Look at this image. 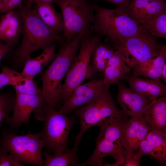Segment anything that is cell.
I'll list each match as a JSON object with an SVG mask.
<instances>
[{"label": "cell", "mask_w": 166, "mask_h": 166, "mask_svg": "<svg viewBox=\"0 0 166 166\" xmlns=\"http://www.w3.org/2000/svg\"><path fill=\"white\" fill-rule=\"evenodd\" d=\"M5 4V12H7V7L8 3L10 1V0H4Z\"/></svg>", "instance_id": "obj_39"}, {"label": "cell", "mask_w": 166, "mask_h": 166, "mask_svg": "<svg viewBox=\"0 0 166 166\" xmlns=\"http://www.w3.org/2000/svg\"><path fill=\"white\" fill-rule=\"evenodd\" d=\"M17 11L23 22V38L16 50L15 57L19 63L24 65L32 54L61 42L64 39L59 33L46 25L37 14L35 10L22 5Z\"/></svg>", "instance_id": "obj_2"}, {"label": "cell", "mask_w": 166, "mask_h": 166, "mask_svg": "<svg viewBox=\"0 0 166 166\" xmlns=\"http://www.w3.org/2000/svg\"><path fill=\"white\" fill-rule=\"evenodd\" d=\"M114 53L113 48L110 46L100 42L95 47L93 54L108 60Z\"/></svg>", "instance_id": "obj_30"}, {"label": "cell", "mask_w": 166, "mask_h": 166, "mask_svg": "<svg viewBox=\"0 0 166 166\" xmlns=\"http://www.w3.org/2000/svg\"><path fill=\"white\" fill-rule=\"evenodd\" d=\"M104 86L102 80L101 79L93 80L79 85L74 90L59 111L68 114L77 107L88 103L100 94Z\"/></svg>", "instance_id": "obj_14"}, {"label": "cell", "mask_w": 166, "mask_h": 166, "mask_svg": "<svg viewBox=\"0 0 166 166\" xmlns=\"http://www.w3.org/2000/svg\"><path fill=\"white\" fill-rule=\"evenodd\" d=\"M33 0H27L26 7L28 8H31Z\"/></svg>", "instance_id": "obj_38"}, {"label": "cell", "mask_w": 166, "mask_h": 166, "mask_svg": "<svg viewBox=\"0 0 166 166\" xmlns=\"http://www.w3.org/2000/svg\"><path fill=\"white\" fill-rule=\"evenodd\" d=\"M165 9L166 5L163 0L151 1L141 11L135 21L140 25L146 22Z\"/></svg>", "instance_id": "obj_25"}, {"label": "cell", "mask_w": 166, "mask_h": 166, "mask_svg": "<svg viewBox=\"0 0 166 166\" xmlns=\"http://www.w3.org/2000/svg\"><path fill=\"white\" fill-rule=\"evenodd\" d=\"M164 81V83H166V63H165L163 66L162 73L160 77Z\"/></svg>", "instance_id": "obj_36"}, {"label": "cell", "mask_w": 166, "mask_h": 166, "mask_svg": "<svg viewBox=\"0 0 166 166\" xmlns=\"http://www.w3.org/2000/svg\"><path fill=\"white\" fill-rule=\"evenodd\" d=\"M23 29L22 19L17 11L6 12L0 20V40L12 47L18 43Z\"/></svg>", "instance_id": "obj_16"}, {"label": "cell", "mask_w": 166, "mask_h": 166, "mask_svg": "<svg viewBox=\"0 0 166 166\" xmlns=\"http://www.w3.org/2000/svg\"><path fill=\"white\" fill-rule=\"evenodd\" d=\"M140 165V160L134 159L132 156L131 157L126 158L122 165V166H139Z\"/></svg>", "instance_id": "obj_34"}, {"label": "cell", "mask_w": 166, "mask_h": 166, "mask_svg": "<svg viewBox=\"0 0 166 166\" xmlns=\"http://www.w3.org/2000/svg\"><path fill=\"white\" fill-rule=\"evenodd\" d=\"M93 6L94 17L90 28L91 33L107 36L114 45L124 39L143 34L140 25L128 14L126 7L110 9L96 5Z\"/></svg>", "instance_id": "obj_4"}, {"label": "cell", "mask_w": 166, "mask_h": 166, "mask_svg": "<svg viewBox=\"0 0 166 166\" xmlns=\"http://www.w3.org/2000/svg\"><path fill=\"white\" fill-rule=\"evenodd\" d=\"M151 156L163 164L166 162V135L150 131L132 157L140 160L143 155Z\"/></svg>", "instance_id": "obj_15"}, {"label": "cell", "mask_w": 166, "mask_h": 166, "mask_svg": "<svg viewBox=\"0 0 166 166\" xmlns=\"http://www.w3.org/2000/svg\"><path fill=\"white\" fill-rule=\"evenodd\" d=\"M130 67L125 63L121 55L116 51L108 60L103 72L102 80L105 85L117 84L123 79L130 70Z\"/></svg>", "instance_id": "obj_20"}, {"label": "cell", "mask_w": 166, "mask_h": 166, "mask_svg": "<svg viewBox=\"0 0 166 166\" xmlns=\"http://www.w3.org/2000/svg\"><path fill=\"white\" fill-rule=\"evenodd\" d=\"M15 93L13 114L6 118L7 123L13 128H18L23 123L28 126L32 112L46 103L42 95H30Z\"/></svg>", "instance_id": "obj_11"}, {"label": "cell", "mask_w": 166, "mask_h": 166, "mask_svg": "<svg viewBox=\"0 0 166 166\" xmlns=\"http://www.w3.org/2000/svg\"><path fill=\"white\" fill-rule=\"evenodd\" d=\"M78 147L74 146L71 149H68L63 153L52 155L44 151L42 155L45 159L44 166H79V160L77 156Z\"/></svg>", "instance_id": "obj_23"}, {"label": "cell", "mask_w": 166, "mask_h": 166, "mask_svg": "<svg viewBox=\"0 0 166 166\" xmlns=\"http://www.w3.org/2000/svg\"><path fill=\"white\" fill-rule=\"evenodd\" d=\"M56 0H33V3L35 4L43 2H53Z\"/></svg>", "instance_id": "obj_37"}, {"label": "cell", "mask_w": 166, "mask_h": 166, "mask_svg": "<svg viewBox=\"0 0 166 166\" xmlns=\"http://www.w3.org/2000/svg\"><path fill=\"white\" fill-rule=\"evenodd\" d=\"M142 32L153 38H166V9L148 21L140 24Z\"/></svg>", "instance_id": "obj_24"}, {"label": "cell", "mask_w": 166, "mask_h": 166, "mask_svg": "<svg viewBox=\"0 0 166 166\" xmlns=\"http://www.w3.org/2000/svg\"><path fill=\"white\" fill-rule=\"evenodd\" d=\"M22 0H10L7 5V11L21 7L22 5Z\"/></svg>", "instance_id": "obj_33"}, {"label": "cell", "mask_w": 166, "mask_h": 166, "mask_svg": "<svg viewBox=\"0 0 166 166\" xmlns=\"http://www.w3.org/2000/svg\"><path fill=\"white\" fill-rule=\"evenodd\" d=\"M109 87L105 85L97 96L77 110V115L80 120V128L75 137L74 146L78 147L84 133L92 126L98 125L110 117L121 119L128 117L116 106L110 93Z\"/></svg>", "instance_id": "obj_5"}, {"label": "cell", "mask_w": 166, "mask_h": 166, "mask_svg": "<svg viewBox=\"0 0 166 166\" xmlns=\"http://www.w3.org/2000/svg\"><path fill=\"white\" fill-rule=\"evenodd\" d=\"M161 45L154 38L139 34L122 40L114 46L125 63L133 68L157 57Z\"/></svg>", "instance_id": "obj_10"}, {"label": "cell", "mask_w": 166, "mask_h": 166, "mask_svg": "<svg viewBox=\"0 0 166 166\" xmlns=\"http://www.w3.org/2000/svg\"><path fill=\"white\" fill-rule=\"evenodd\" d=\"M3 148L0 147V166H23L24 165L17 160Z\"/></svg>", "instance_id": "obj_31"}, {"label": "cell", "mask_w": 166, "mask_h": 166, "mask_svg": "<svg viewBox=\"0 0 166 166\" xmlns=\"http://www.w3.org/2000/svg\"><path fill=\"white\" fill-rule=\"evenodd\" d=\"M150 1H156V0H148Z\"/></svg>", "instance_id": "obj_40"}, {"label": "cell", "mask_w": 166, "mask_h": 166, "mask_svg": "<svg viewBox=\"0 0 166 166\" xmlns=\"http://www.w3.org/2000/svg\"><path fill=\"white\" fill-rule=\"evenodd\" d=\"M100 34L90 33L83 37L76 59L66 75L60 95L61 100H67L78 86L88 78L91 58L96 45L100 42Z\"/></svg>", "instance_id": "obj_9"}, {"label": "cell", "mask_w": 166, "mask_h": 166, "mask_svg": "<svg viewBox=\"0 0 166 166\" xmlns=\"http://www.w3.org/2000/svg\"><path fill=\"white\" fill-rule=\"evenodd\" d=\"M127 81L131 89L150 100L166 96V85L160 78H141L132 75L127 78Z\"/></svg>", "instance_id": "obj_17"}, {"label": "cell", "mask_w": 166, "mask_h": 166, "mask_svg": "<svg viewBox=\"0 0 166 166\" xmlns=\"http://www.w3.org/2000/svg\"><path fill=\"white\" fill-rule=\"evenodd\" d=\"M128 120V117L121 119L110 117L99 124L100 131L94 151L88 160L79 166H103L104 158L107 156L114 158L116 162L105 163L104 166H122L127 155L122 142L123 129Z\"/></svg>", "instance_id": "obj_3"}, {"label": "cell", "mask_w": 166, "mask_h": 166, "mask_svg": "<svg viewBox=\"0 0 166 166\" xmlns=\"http://www.w3.org/2000/svg\"><path fill=\"white\" fill-rule=\"evenodd\" d=\"M15 98L16 93H0V127L2 126L3 120L9 117L13 111Z\"/></svg>", "instance_id": "obj_27"}, {"label": "cell", "mask_w": 166, "mask_h": 166, "mask_svg": "<svg viewBox=\"0 0 166 166\" xmlns=\"http://www.w3.org/2000/svg\"><path fill=\"white\" fill-rule=\"evenodd\" d=\"M26 78L23 83L14 87L15 93L30 95H42V89L39 88L34 78Z\"/></svg>", "instance_id": "obj_28"}, {"label": "cell", "mask_w": 166, "mask_h": 166, "mask_svg": "<svg viewBox=\"0 0 166 166\" xmlns=\"http://www.w3.org/2000/svg\"><path fill=\"white\" fill-rule=\"evenodd\" d=\"M166 61V46L161 45L158 55L132 68V75L151 79L160 78Z\"/></svg>", "instance_id": "obj_19"}, {"label": "cell", "mask_w": 166, "mask_h": 166, "mask_svg": "<svg viewBox=\"0 0 166 166\" xmlns=\"http://www.w3.org/2000/svg\"><path fill=\"white\" fill-rule=\"evenodd\" d=\"M117 5L118 6L127 7L130 2V0H103Z\"/></svg>", "instance_id": "obj_35"}, {"label": "cell", "mask_w": 166, "mask_h": 166, "mask_svg": "<svg viewBox=\"0 0 166 166\" xmlns=\"http://www.w3.org/2000/svg\"><path fill=\"white\" fill-rule=\"evenodd\" d=\"M26 79L22 74L13 69L3 66L0 73V90L10 85L15 86L23 83Z\"/></svg>", "instance_id": "obj_26"}, {"label": "cell", "mask_w": 166, "mask_h": 166, "mask_svg": "<svg viewBox=\"0 0 166 166\" xmlns=\"http://www.w3.org/2000/svg\"><path fill=\"white\" fill-rule=\"evenodd\" d=\"M117 101L124 113L134 117L143 115L148 109L152 101L134 92L119 81Z\"/></svg>", "instance_id": "obj_13"}, {"label": "cell", "mask_w": 166, "mask_h": 166, "mask_svg": "<svg viewBox=\"0 0 166 166\" xmlns=\"http://www.w3.org/2000/svg\"><path fill=\"white\" fill-rule=\"evenodd\" d=\"M0 147L5 149L18 162L43 165L42 150L44 144L40 133L18 135L12 129L2 128Z\"/></svg>", "instance_id": "obj_6"}, {"label": "cell", "mask_w": 166, "mask_h": 166, "mask_svg": "<svg viewBox=\"0 0 166 166\" xmlns=\"http://www.w3.org/2000/svg\"><path fill=\"white\" fill-rule=\"evenodd\" d=\"M56 45L52 44L45 49L38 56L28 59L25 63L22 74L25 77L34 78L40 73L43 68L55 57V50Z\"/></svg>", "instance_id": "obj_21"}, {"label": "cell", "mask_w": 166, "mask_h": 166, "mask_svg": "<svg viewBox=\"0 0 166 166\" xmlns=\"http://www.w3.org/2000/svg\"><path fill=\"white\" fill-rule=\"evenodd\" d=\"M53 2L61 11L64 39L70 40L77 35L84 36L91 33L94 17L93 5L87 0H56Z\"/></svg>", "instance_id": "obj_7"}, {"label": "cell", "mask_w": 166, "mask_h": 166, "mask_svg": "<svg viewBox=\"0 0 166 166\" xmlns=\"http://www.w3.org/2000/svg\"><path fill=\"white\" fill-rule=\"evenodd\" d=\"M35 10L37 14L48 27L59 33L63 32L64 22L62 14L57 12L51 2L39 3Z\"/></svg>", "instance_id": "obj_22"}, {"label": "cell", "mask_w": 166, "mask_h": 166, "mask_svg": "<svg viewBox=\"0 0 166 166\" xmlns=\"http://www.w3.org/2000/svg\"><path fill=\"white\" fill-rule=\"evenodd\" d=\"M143 116L150 131L166 135V96L152 100Z\"/></svg>", "instance_id": "obj_18"}, {"label": "cell", "mask_w": 166, "mask_h": 166, "mask_svg": "<svg viewBox=\"0 0 166 166\" xmlns=\"http://www.w3.org/2000/svg\"><path fill=\"white\" fill-rule=\"evenodd\" d=\"M150 131L143 115L131 117L125 123L123 129L122 142L126 152V158L132 156Z\"/></svg>", "instance_id": "obj_12"}, {"label": "cell", "mask_w": 166, "mask_h": 166, "mask_svg": "<svg viewBox=\"0 0 166 166\" xmlns=\"http://www.w3.org/2000/svg\"><path fill=\"white\" fill-rule=\"evenodd\" d=\"M12 48V47L0 40V67L2 66L1 61L2 58L11 50Z\"/></svg>", "instance_id": "obj_32"}, {"label": "cell", "mask_w": 166, "mask_h": 166, "mask_svg": "<svg viewBox=\"0 0 166 166\" xmlns=\"http://www.w3.org/2000/svg\"><path fill=\"white\" fill-rule=\"evenodd\" d=\"M44 121L43 129L39 132L44 147L54 155L68 149V136L71 128L77 122L75 119L49 107Z\"/></svg>", "instance_id": "obj_8"}, {"label": "cell", "mask_w": 166, "mask_h": 166, "mask_svg": "<svg viewBox=\"0 0 166 166\" xmlns=\"http://www.w3.org/2000/svg\"><path fill=\"white\" fill-rule=\"evenodd\" d=\"M83 36L64 39L53 61L42 74V96L46 104L54 109L61 101L63 79L76 59Z\"/></svg>", "instance_id": "obj_1"}, {"label": "cell", "mask_w": 166, "mask_h": 166, "mask_svg": "<svg viewBox=\"0 0 166 166\" xmlns=\"http://www.w3.org/2000/svg\"><path fill=\"white\" fill-rule=\"evenodd\" d=\"M150 2L148 0H131L126 7L128 14L135 21L141 11Z\"/></svg>", "instance_id": "obj_29"}]
</instances>
